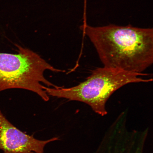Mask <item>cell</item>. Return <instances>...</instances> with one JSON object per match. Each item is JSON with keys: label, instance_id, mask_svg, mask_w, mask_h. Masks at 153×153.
Segmentation results:
<instances>
[{"label": "cell", "instance_id": "1", "mask_svg": "<svg viewBox=\"0 0 153 153\" xmlns=\"http://www.w3.org/2000/svg\"><path fill=\"white\" fill-rule=\"evenodd\" d=\"M83 29L104 67L143 74L152 65V28L130 25L96 27L85 25Z\"/></svg>", "mask_w": 153, "mask_h": 153}, {"label": "cell", "instance_id": "2", "mask_svg": "<svg viewBox=\"0 0 153 153\" xmlns=\"http://www.w3.org/2000/svg\"><path fill=\"white\" fill-rule=\"evenodd\" d=\"M148 74L134 73L118 69H96L85 81L70 88L45 87L48 95L80 101L88 105L96 113L104 116L108 114L106 103L115 91L127 84L152 81L141 78Z\"/></svg>", "mask_w": 153, "mask_h": 153}, {"label": "cell", "instance_id": "3", "mask_svg": "<svg viewBox=\"0 0 153 153\" xmlns=\"http://www.w3.org/2000/svg\"><path fill=\"white\" fill-rule=\"evenodd\" d=\"M58 140L53 137L39 140L26 134L11 124L0 111V149L4 153H44L46 145Z\"/></svg>", "mask_w": 153, "mask_h": 153}, {"label": "cell", "instance_id": "4", "mask_svg": "<svg viewBox=\"0 0 153 153\" xmlns=\"http://www.w3.org/2000/svg\"><path fill=\"white\" fill-rule=\"evenodd\" d=\"M145 145L135 140L111 139L99 143L94 153H145Z\"/></svg>", "mask_w": 153, "mask_h": 153}]
</instances>
